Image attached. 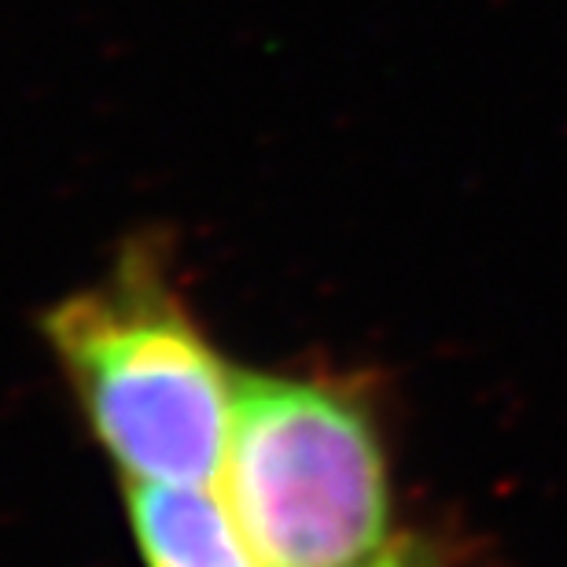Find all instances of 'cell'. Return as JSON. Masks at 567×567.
<instances>
[{"label": "cell", "mask_w": 567, "mask_h": 567, "mask_svg": "<svg viewBox=\"0 0 567 567\" xmlns=\"http://www.w3.org/2000/svg\"><path fill=\"white\" fill-rule=\"evenodd\" d=\"M372 567H435V564H431V557H427L424 549H416V546H410V542H402V546H391Z\"/></svg>", "instance_id": "277c9868"}, {"label": "cell", "mask_w": 567, "mask_h": 567, "mask_svg": "<svg viewBox=\"0 0 567 567\" xmlns=\"http://www.w3.org/2000/svg\"><path fill=\"white\" fill-rule=\"evenodd\" d=\"M141 567H262L207 486L122 483Z\"/></svg>", "instance_id": "3957f363"}, {"label": "cell", "mask_w": 567, "mask_h": 567, "mask_svg": "<svg viewBox=\"0 0 567 567\" xmlns=\"http://www.w3.org/2000/svg\"><path fill=\"white\" fill-rule=\"evenodd\" d=\"M41 339L122 483L218 480L240 369L181 288L163 236H133L104 277L52 302Z\"/></svg>", "instance_id": "6da1fadb"}, {"label": "cell", "mask_w": 567, "mask_h": 567, "mask_svg": "<svg viewBox=\"0 0 567 567\" xmlns=\"http://www.w3.org/2000/svg\"><path fill=\"white\" fill-rule=\"evenodd\" d=\"M218 483L262 567H372L391 549L388 450L343 380L240 369Z\"/></svg>", "instance_id": "7a4b0ae2"}]
</instances>
